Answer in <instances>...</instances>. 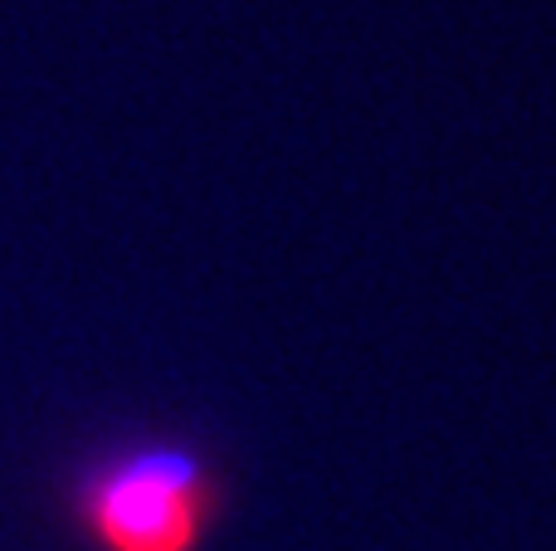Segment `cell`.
<instances>
[{
	"mask_svg": "<svg viewBox=\"0 0 556 551\" xmlns=\"http://www.w3.org/2000/svg\"><path fill=\"white\" fill-rule=\"evenodd\" d=\"M215 503L211 474L186 449H137L93 474L84 517L103 551H195Z\"/></svg>",
	"mask_w": 556,
	"mask_h": 551,
	"instance_id": "1",
	"label": "cell"
}]
</instances>
